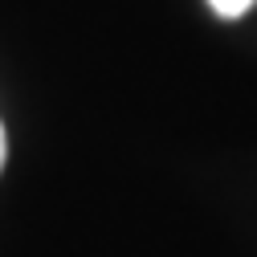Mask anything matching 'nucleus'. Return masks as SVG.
I'll return each mask as SVG.
<instances>
[{
    "mask_svg": "<svg viewBox=\"0 0 257 257\" xmlns=\"http://www.w3.org/2000/svg\"><path fill=\"white\" fill-rule=\"evenodd\" d=\"M0 168H5V126H0Z\"/></svg>",
    "mask_w": 257,
    "mask_h": 257,
    "instance_id": "nucleus-2",
    "label": "nucleus"
},
{
    "mask_svg": "<svg viewBox=\"0 0 257 257\" xmlns=\"http://www.w3.org/2000/svg\"><path fill=\"white\" fill-rule=\"evenodd\" d=\"M253 5H257V0H208V9H212L216 17H224V21H237V17H245Z\"/></svg>",
    "mask_w": 257,
    "mask_h": 257,
    "instance_id": "nucleus-1",
    "label": "nucleus"
}]
</instances>
